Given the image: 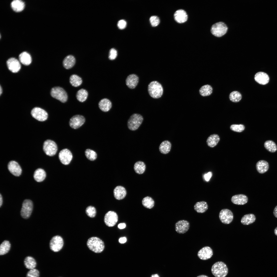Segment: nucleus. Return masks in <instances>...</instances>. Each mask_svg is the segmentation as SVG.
Wrapping results in <instances>:
<instances>
[{
  "label": "nucleus",
  "instance_id": "ea45409f",
  "mask_svg": "<svg viewBox=\"0 0 277 277\" xmlns=\"http://www.w3.org/2000/svg\"><path fill=\"white\" fill-rule=\"evenodd\" d=\"M265 148L269 152L273 153L275 152L277 150V147L276 144L271 140H268L264 143Z\"/></svg>",
  "mask_w": 277,
  "mask_h": 277
},
{
  "label": "nucleus",
  "instance_id": "ddd939ff",
  "mask_svg": "<svg viewBox=\"0 0 277 277\" xmlns=\"http://www.w3.org/2000/svg\"><path fill=\"white\" fill-rule=\"evenodd\" d=\"M118 217L116 213L113 211H110L107 212L104 217V222L106 225L112 227L117 223Z\"/></svg>",
  "mask_w": 277,
  "mask_h": 277
},
{
  "label": "nucleus",
  "instance_id": "473e14b6",
  "mask_svg": "<svg viewBox=\"0 0 277 277\" xmlns=\"http://www.w3.org/2000/svg\"><path fill=\"white\" fill-rule=\"evenodd\" d=\"M171 146L170 142L168 141L165 140L161 143L159 146V150L161 153L166 154L170 151Z\"/></svg>",
  "mask_w": 277,
  "mask_h": 277
},
{
  "label": "nucleus",
  "instance_id": "f3484780",
  "mask_svg": "<svg viewBox=\"0 0 277 277\" xmlns=\"http://www.w3.org/2000/svg\"><path fill=\"white\" fill-rule=\"evenodd\" d=\"M6 63L9 70L12 72L16 73L18 72L21 68V65L19 61L14 58L9 59Z\"/></svg>",
  "mask_w": 277,
  "mask_h": 277
},
{
  "label": "nucleus",
  "instance_id": "864d4df0",
  "mask_svg": "<svg viewBox=\"0 0 277 277\" xmlns=\"http://www.w3.org/2000/svg\"><path fill=\"white\" fill-rule=\"evenodd\" d=\"M126 226V224L123 223H120L118 225V228L120 229H123L125 228Z\"/></svg>",
  "mask_w": 277,
  "mask_h": 277
},
{
  "label": "nucleus",
  "instance_id": "6e6d98bb",
  "mask_svg": "<svg viewBox=\"0 0 277 277\" xmlns=\"http://www.w3.org/2000/svg\"><path fill=\"white\" fill-rule=\"evenodd\" d=\"M3 198L1 194L0 195V207H1L3 203Z\"/></svg>",
  "mask_w": 277,
  "mask_h": 277
},
{
  "label": "nucleus",
  "instance_id": "6e6552de",
  "mask_svg": "<svg viewBox=\"0 0 277 277\" xmlns=\"http://www.w3.org/2000/svg\"><path fill=\"white\" fill-rule=\"evenodd\" d=\"M43 150L47 155L52 156L55 154L57 150V147L56 143L51 140H47L44 142L43 145Z\"/></svg>",
  "mask_w": 277,
  "mask_h": 277
},
{
  "label": "nucleus",
  "instance_id": "c85d7f7f",
  "mask_svg": "<svg viewBox=\"0 0 277 277\" xmlns=\"http://www.w3.org/2000/svg\"><path fill=\"white\" fill-rule=\"evenodd\" d=\"M207 203L204 201L196 202L194 206V210L197 213H202L205 212L208 209Z\"/></svg>",
  "mask_w": 277,
  "mask_h": 277
},
{
  "label": "nucleus",
  "instance_id": "6ab92c4d",
  "mask_svg": "<svg viewBox=\"0 0 277 277\" xmlns=\"http://www.w3.org/2000/svg\"><path fill=\"white\" fill-rule=\"evenodd\" d=\"M138 82V77L134 74H131L128 76L125 81L127 86L131 89L135 88L137 85Z\"/></svg>",
  "mask_w": 277,
  "mask_h": 277
},
{
  "label": "nucleus",
  "instance_id": "3c124183",
  "mask_svg": "<svg viewBox=\"0 0 277 277\" xmlns=\"http://www.w3.org/2000/svg\"><path fill=\"white\" fill-rule=\"evenodd\" d=\"M212 175V174L211 172H209L205 174L203 176V178L204 180L206 181H209Z\"/></svg>",
  "mask_w": 277,
  "mask_h": 277
},
{
  "label": "nucleus",
  "instance_id": "c03bdc74",
  "mask_svg": "<svg viewBox=\"0 0 277 277\" xmlns=\"http://www.w3.org/2000/svg\"><path fill=\"white\" fill-rule=\"evenodd\" d=\"M85 212L88 216L90 217L93 218L95 216L96 211L95 208L94 207L90 206L86 208Z\"/></svg>",
  "mask_w": 277,
  "mask_h": 277
},
{
  "label": "nucleus",
  "instance_id": "a211bd4d",
  "mask_svg": "<svg viewBox=\"0 0 277 277\" xmlns=\"http://www.w3.org/2000/svg\"><path fill=\"white\" fill-rule=\"evenodd\" d=\"M8 168L10 172L15 176H19L21 174L22 169L21 166L15 161H12L9 162Z\"/></svg>",
  "mask_w": 277,
  "mask_h": 277
},
{
  "label": "nucleus",
  "instance_id": "de8ad7c7",
  "mask_svg": "<svg viewBox=\"0 0 277 277\" xmlns=\"http://www.w3.org/2000/svg\"><path fill=\"white\" fill-rule=\"evenodd\" d=\"M150 21L151 25L153 27L157 26L160 22L159 18L156 16H151L150 18Z\"/></svg>",
  "mask_w": 277,
  "mask_h": 277
},
{
  "label": "nucleus",
  "instance_id": "0eeeda50",
  "mask_svg": "<svg viewBox=\"0 0 277 277\" xmlns=\"http://www.w3.org/2000/svg\"><path fill=\"white\" fill-rule=\"evenodd\" d=\"M33 208V204L32 201L29 199L25 200L23 202L21 211L22 217L24 219H27L30 216Z\"/></svg>",
  "mask_w": 277,
  "mask_h": 277
},
{
  "label": "nucleus",
  "instance_id": "4c0bfd02",
  "mask_svg": "<svg viewBox=\"0 0 277 277\" xmlns=\"http://www.w3.org/2000/svg\"><path fill=\"white\" fill-rule=\"evenodd\" d=\"M76 96L77 99L79 101L83 102L86 100L88 96V93L85 90L81 89L77 92Z\"/></svg>",
  "mask_w": 277,
  "mask_h": 277
},
{
  "label": "nucleus",
  "instance_id": "b1692460",
  "mask_svg": "<svg viewBox=\"0 0 277 277\" xmlns=\"http://www.w3.org/2000/svg\"><path fill=\"white\" fill-rule=\"evenodd\" d=\"M269 165L268 163L264 160H261L256 163V166L258 172L261 174L264 173L268 170Z\"/></svg>",
  "mask_w": 277,
  "mask_h": 277
},
{
  "label": "nucleus",
  "instance_id": "79ce46f5",
  "mask_svg": "<svg viewBox=\"0 0 277 277\" xmlns=\"http://www.w3.org/2000/svg\"><path fill=\"white\" fill-rule=\"evenodd\" d=\"M229 98L230 100L232 102H238L241 100L242 96L239 92L238 91H234L230 94Z\"/></svg>",
  "mask_w": 277,
  "mask_h": 277
},
{
  "label": "nucleus",
  "instance_id": "f03ea898",
  "mask_svg": "<svg viewBox=\"0 0 277 277\" xmlns=\"http://www.w3.org/2000/svg\"><path fill=\"white\" fill-rule=\"evenodd\" d=\"M148 91L150 96L154 98H158L162 95L163 88L162 85L156 81L151 82L148 87Z\"/></svg>",
  "mask_w": 277,
  "mask_h": 277
},
{
  "label": "nucleus",
  "instance_id": "13d9d810",
  "mask_svg": "<svg viewBox=\"0 0 277 277\" xmlns=\"http://www.w3.org/2000/svg\"><path fill=\"white\" fill-rule=\"evenodd\" d=\"M274 232L275 234L277 236V227L275 229Z\"/></svg>",
  "mask_w": 277,
  "mask_h": 277
},
{
  "label": "nucleus",
  "instance_id": "a878e982",
  "mask_svg": "<svg viewBox=\"0 0 277 277\" xmlns=\"http://www.w3.org/2000/svg\"><path fill=\"white\" fill-rule=\"evenodd\" d=\"M98 106L102 111L106 112L108 111L111 108L112 104L109 100L104 98L100 101L98 103Z\"/></svg>",
  "mask_w": 277,
  "mask_h": 277
},
{
  "label": "nucleus",
  "instance_id": "20e7f679",
  "mask_svg": "<svg viewBox=\"0 0 277 277\" xmlns=\"http://www.w3.org/2000/svg\"><path fill=\"white\" fill-rule=\"evenodd\" d=\"M143 118L140 114L134 113L132 114L128 120L127 126L128 128L132 131L137 130L142 124Z\"/></svg>",
  "mask_w": 277,
  "mask_h": 277
},
{
  "label": "nucleus",
  "instance_id": "c9c22d12",
  "mask_svg": "<svg viewBox=\"0 0 277 277\" xmlns=\"http://www.w3.org/2000/svg\"><path fill=\"white\" fill-rule=\"evenodd\" d=\"M134 168L135 172L138 174H141L144 172L146 168L145 163L141 161H138L136 162L134 165Z\"/></svg>",
  "mask_w": 277,
  "mask_h": 277
},
{
  "label": "nucleus",
  "instance_id": "cd10ccee",
  "mask_svg": "<svg viewBox=\"0 0 277 277\" xmlns=\"http://www.w3.org/2000/svg\"><path fill=\"white\" fill-rule=\"evenodd\" d=\"M46 173L42 169L38 168L35 171L34 174V178L37 182H40L43 181L46 177Z\"/></svg>",
  "mask_w": 277,
  "mask_h": 277
},
{
  "label": "nucleus",
  "instance_id": "052dcab7",
  "mask_svg": "<svg viewBox=\"0 0 277 277\" xmlns=\"http://www.w3.org/2000/svg\"><path fill=\"white\" fill-rule=\"evenodd\" d=\"M2 87H1V86H0V95H1L2 93Z\"/></svg>",
  "mask_w": 277,
  "mask_h": 277
},
{
  "label": "nucleus",
  "instance_id": "4d7b16f0",
  "mask_svg": "<svg viewBox=\"0 0 277 277\" xmlns=\"http://www.w3.org/2000/svg\"><path fill=\"white\" fill-rule=\"evenodd\" d=\"M151 277H160L159 275L157 274L152 275Z\"/></svg>",
  "mask_w": 277,
  "mask_h": 277
},
{
  "label": "nucleus",
  "instance_id": "f8f14e48",
  "mask_svg": "<svg viewBox=\"0 0 277 277\" xmlns=\"http://www.w3.org/2000/svg\"><path fill=\"white\" fill-rule=\"evenodd\" d=\"M59 159L63 164L65 165L68 164L71 161L73 155L71 152L67 149L62 150L58 154Z\"/></svg>",
  "mask_w": 277,
  "mask_h": 277
},
{
  "label": "nucleus",
  "instance_id": "39448f33",
  "mask_svg": "<svg viewBox=\"0 0 277 277\" xmlns=\"http://www.w3.org/2000/svg\"><path fill=\"white\" fill-rule=\"evenodd\" d=\"M51 94L52 97L63 103L65 102L67 100V93L63 88L60 87L53 88L51 91Z\"/></svg>",
  "mask_w": 277,
  "mask_h": 277
},
{
  "label": "nucleus",
  "instance_id": "8fccbe9b",
  "mask_svg": "<svg viewBox=\"0 0 277 277\" xmlns=\"http://www.w3.org/2000/svg\"><path fill=\"white\" fill-rule=\"evenodd\" d=\"M117 25L118 27L120 29H123L126 27V22L124 19L119 20L118 22Z\"/></svg>",
  "mask_w": 277,
  "mask_h": 277
},
{
  "label": "nucleus",
  "instance_id": "bb28decb",
  "mask_svg": "<svg viewBox=\"0 0 277 277\" xmlns=\"http://www.w3.org/2000/svg\"><path fill=\"white\" fill-rule=\"evenodd\" d=\"M20 62L25 65H29L32 62V58L30 54L26 52L21 53L19 56Z\"/></svg>",
  "mask_w": 277,
  "mask_h": 277
},
{
  "label": "nucleus",
  "instance_id": "9b49d317",
  "mask_svg": "<svg viewBox=\"0 0 277 277\" xmlns=\"http://www.w3.org/2000/svg\"><path fill=\"white\" fill-rule=\"evenodd\" d=\"M31 114L35 119L40 121H45L47 118V113L44 110L38 107H35L32 110Z\"/></svg>",
  "mask_w": 277,
  "mask_h": 277
},
{
  "label": "nucleus",
  "instance_id": "4468645a",
  "mask_svg": "<svg viewBox=\"0 0 277 277\" xmlns=\"http://www.w3.org/2000/svg\"><path fill=\"white\" fill-rule=\"evenodd\" d=\"M85 121V119L83 116L76 115L73 116L70 118L69 124L71 128L76 129L81 126Z\"/></svg>",
  "mask_w": 277,
  "mask_h": 277
},
{
  "label": "nucleus",
  "instance_id": "412c9836",
  "mask_svg": "<svg viewBox=\"0 0 277 277\" xmlns=\"http://www.w3.org/2000/svg\"><path fill=\"white\" fill-rule=\"evenodd\" d=\"M254 79L259 84L264 85L268 83L269 78L266 73L263 72H259L255 74Z\"/></svg>",
  "mask_w": 277,
  "mask_h": 277
},
{
  "label": "nucleus",
  "instance_id": "c756f323",
  "mask_svg": "<svg viewBox=\"0 0 277 277\" xmlns=\"http://www.w3.org/2000/svg\"><path fill=\"white\" fill-rule=\"evenodd\" d=\"M220 140V137L218 135L212 134L209 136L207 138V144L208 146L213 147L217 144Z\"/></svg>",
  "mask_w": 277,
  "mask_h": 277
},
{
  "label": "nucleus",
  "instance_id": "7ed1b4c3",
  "mask_svg": "<svg viewBox=\"0 0 277 277\" xmlns=\"http://www.w3.org/2000/svg\"><path fill=\"white\" fill-rule=\"evenodd\" d=\"M211 272L215 277H225L228 273V269L226 265L222 261L214 263L212 266Z\"/></svg>",
  "mask_w": 277,
  "mask_h": 277
},
{
  "label": "nucleus",
  "instance_id": "2eb2a0df",
  "mask_svg": "<svg viewBox=\"0 0 277 277\" xmlns=\"http://www.w3.org/2000/svg\"><path fill=\"white\" fill-rule=\"evenodd\" d=\"M190 226L189 222L185 220H179L175 224V230L177 233L183 234L189 230Z\"/></svg>",
  "mask_w": 277,
  "mask_h": 277
},
{
  "label": "nucleus",
  "instance_id": "58836bf2",
  "mask_svg": "<svg viewBox=\"0 0 277 277\" xmlns=\"http://www.w3.org/2000/svg\"><path fill=\"white\" fill-rule=\"evenodd\" d=\"M10 248L11 244L9 241L7 240L3 241L0 246V255H4L7 253Z\"/></svg>",
  "mask_w": 277,
  "mask_h": 277
},
{
  "label": "nucleus",
  "instance_id": "e433bc0d",
  "mask_svg": "<svg viewBox=\"0 0 277 277\" xmlns=\"http://www.w3.org/2000/svg\"><path fill=\"white\" fill-rule=\"evenodd\" d=\"M70 82L71 85L74 87L80 86L82 82L81 77L75 74L71 75L70 78Z\"/></svg>",
  "mask_w": 277,
  "mask_h": 277
},
{
  "label": "nucleus",
  "instance_id": "680f3d73",
  "mask_svg": "<svg viewBox=\"0 0 277 277\" xmlns=\"http://www.w3.org/2000/svg\"></svg>",
  "mask_w": 277,
  "mask_h": 277
},
{
  "label": "nucleus",
  "instance_id": "72a5a7b5",
  "mask_svg": "<svg viewBox=\"0 0 277 277\" xmlns=\"http://www.w3.org/2000/svg\"><path fill=\"white\" fill-rule=\"evenodd\" d=\"M24 263L26 268L31 270L35 269L36 265V263L35 259L31 256H27L25 258Z\"/></svg>",
  "mask_w": 277,
  "mask_h": 277
},
{
  "label": "nucleus",
  "instance_id": "9d476101",
  "mask_svg": "<svg viewBox=\"0 0 277 277\" xmlns=\"http://www.w3.org/2000/svg\"><path fill=\"white\" fill-rule=\"evenodd\" d=\"M219 218L222 223L228 224L232 221L233 215L231 210L227 209H224L221 210L220 212Z\"/></svg>",
  "mask_w": 277,
  "mask_h": 277
},
{
  "label": "nucleus",
  "instance_id": "603ef678",
  "mask_svg": "<svg viewBox=\"0 0 277 277\" xmlns=\"http://www.w3.org/2000/svg\"><path fill=\"white\" fill-rule=\"evenodd\" d=\"M127 239L125 237H122L119 239V241L121 243H124L126 242Z\"/></svg>",
  "mask_w": 277,
  "mask_h": 277
},
{
  "label": "nucleus",
  "instance_id": "5701e85b",
  "mask_svg": "<svg viewBox=\"0 0 277 277\" xmlns=\"http://www.w3.org/2000/svg\"><path fill=\"white\" fill-rule=\"evenodd\" d=\"M113 193L114 197L116 199L121 200L125 197L126 194V191L124 187L118 186L114 189Z\"/></svg>",
  "mask_w": 277,
  "mask_h": 277
},
{
  "label": "nucleus",
  "instance_id": "393cba45",
  "mask_svg": "<svg viewBox=\"0 0 277 277\" xmlns=\"http://www.w3.org/2000/svg\"><path fill=\"white\" fill-rule=\"evenodd\" d=\"M75 59L71 55L66 56L64 59L63 64L64 67L66 69H69L73 67L75 64Z\"/></svg>",
  "mask_w": 277,
  "mask_h": 277
},
{
  "label": "nucleus",
  "instance_id": "bf43d9fd",
  "mask_svg": "<svg viewBox=\"0 0 277 277\" xmlns=\"http://www.w3.org/2000/svg\"><path fill=\"white\" fill-rule=\"evenodd\" d=\"M197 277H208V276H206V275H199V276H197Z\"/></svg>",
  "mask_w": 277,
  "mask_h": 277
},
{
  "label": "nucleus",
  "instance_id": "a19ab883",
  "mask_svg": "<svg viewBox=\"0 0 277 277\" xmlns=\"http://www.w3.org/2000/svg\"><path fill=\"white\" fill-rule=\"evenodd\" d=\"M142 203L144 207L149 209L152 208L154 204V200L151 197L149 196L144 197L142 200Z\"/></svg>",
  "mask_w": 277,
  "mask_h": 277
},
{
  "label": "nucleus",
  "instance_id": "f257e3e1",
  "mask_svg": "<svg viewBox=\"0 0 277 277\" xmlns=\"http://www.w3.org/2000/svg\"><path fill=\"white\" fill-rule=\"evenodd\" d=\"M87 245L90 250L96 253L101 252L105 247L103 242L96 237H92L89 238L87 241Z\"/></svg>",
  "mask_w": 277,
  "mask_h": 277
},
{
  "label": "nucleus",
  "instance_id": "dca6fc26",
  "mask_svg": "<svg viewBox=\"0 0 277 277\" xmlns=\"http://www.w3.org/2000/svg\"><path fill=\"white\" fill-rule=\"evenodd\" d=\"M213 254L212 249L209 246L204 247L199 250L197 256L201 259L206 260L210 258Z\"/></svg>",
  "mask_w": 277,
  "mask_h": 277
},
{
  "label": "nucleus",
  "instance_id": "5fc2aeb1",
  "mask_svg": "<svg viewBox=\"0 0 277 277\" xmlns=\"http://www.w3.org/2000/svg\"><path fill=\"white\" fill-rule=\"evenodd\" d=\"M273 214L274 216L276 217L277 218V205L275 207L274 209Z\"/></svg>",
  "mask_w": 277,
  "mask_h": 277
},
{
  "label": "nucleus",
  "instance_id": "f704fd0d",
  "mask_svg": "<svg viewBox=\"0 0 277 277\" xmlns=\"http://www.w3.org/2000/svg\"><path fill=\"white\" fill-rule=\"evenodd\" d=\"M212 91V87L210 85L207 84L202 86L199 90V92L202 96H206L210 95Z\"/></svg>",
  "mask_w": 277,
  "mask_h": 277
},
{
  "label": "nucleus",
  "instance_id": "37998d69",
  "mask_svg": "<svg viewBox=\"0 0 277 277\" xmlns=\"http://www.w3.org/2000/svg\"><path fill=\"white\" fill-rule=\"evenodd\" d=\"M85 154L87 159L91 161L95 160L97 157V154L96 152L89 149L86 150L85 151Z\"/></svg>",
  "mask_w": 277,
  "mask_h": 277
},
{
  "label": "nucleus",
  "instance_id": "49530a36",
  "mask_svg": "<svg viewBox=\"0 0 277 277\" xmlns=\"http://www.w3.org/2000/svg\"><path fill=\"white\" fill-rule=\"evenodd\" d=\"M39 272L37 269L30 270L27 273L26 277H39Z\"/></svg>",
  "mask_w": 277,
  "mask_h": 277
},
{
  "label": "nucleus",
  "instance_id": "09e8293b",
  "mask_svg": "<svg viewBox=\"0 0 277 277\" xmlns=\"http://www.w3.org/2000/svg\"><path fill=\"white\" fill-rule=\"evenodd\" d=\"M117 55V51L115 49L112 48L110 50L108 56V58L110 60H113L115 59Z\"/></svg>",
  "mask_w": 277,
  "mask_h": 277
},
{
  "label": "nucleus",
  "instance_id": "aec40b11",
  "mask_svg": "<svg viewBox=\"0 0 277 277\" xmlns=\"http://www.w3.org/2000/svg\"><path fill=\"white\" fill-rule=\"evenodd\" d=\"M175 21L179 23H183L186 22L187 19V14L184 10L180 9L176 11L174 15Z\"/></svg>",
  "mask_w": 277,
  "mask_h": 277
},
{
  "label": "nucleus",
  "instance_id": "423d86ee",
  "mask_svg": "<svg viewBox=\"0 0 277 277\" xmlns=\"http://www.w3.org/2000/svg\"><path fill=\"white\" fill-rule=\"evenodd\" d=\"M227 27L224 23L220 22L213 24L212 26L211 32L212 34L217 37H221L226 33Z\"/></svg>",
  "mask_w": 277,
  "mask_h": 277
},
{
  "label": "nucleus",
  "instance_id": "2f4dec72",
  "mask_svg": "<svg viewBox=\"0 0 277 277\" xmlns=\"http://www.w3.org/2000/svg\"><path fill=\"white\" fill-rule=\"evenodd\" d=\"M11 6L14 11L20 12L24 9L25 4L21 0H14L11 2Z\"/></svg>",
  "mask_w": 277,
  "mask_h": 277
},
{
  "label": "nucleus",
  "instance_id": "7c9ffc66",
  "mask_svg": "<svg viewBox=\"0 0 277 277\" xmlns=\"http://www.w3.org/2000/svg\"><path fill=\"white\" fill-rule=\"evenodd\" d=\"M255 215L252 213L246 214L244 215L241 220V222L244 225H248L254 223L255 220Z\"/></svg>",
  "mask_w": 277,
  "mask_h": 277
},
{
  "label": "nucleus",
  "instance_id": "a18cd8bd",
  "mask_svg": "<svg viewBox=\"0 0 277 277\" xmlns=\"http://www.w3.org/2000/svg\"><path fill=\"white\" fill-rule=\"evenodd\" d=\"M230 128L234 131L240 132L244 130L245 126L242 124H232L230 126Z\"/></svg>",
  "mask_w": 277,
  "mask_h": 277
},
{
  "label": "nucleus",
  "instance_id": "1a4fd4ad",
  "mask_svg": "<svg viewBox=\"0 0 277 277\" xmlns=\"http://www.w3.org/2000/svg\"><path fill=\"white\" fill-rule=\"evenodd\" d=\"M64 245V241L60 236L56 235L53 236L51 240L50 247L51 250L55 252H58L62 248Z\"/></svg>",
  "mask_w": 277,
  "mask_h": 277
},
{
  "label": "nucleus",
  "instance_id": "4be33fe9",
  "mask_svg": "<svg viewBox=\"0 0 277 277\" xmlns=\"http://www.w3.org/2000/svg\"><path fill=\"white\" fill-rule=\"evenodd\" d=\"M248 201L247 197L245 195L239 194L235 195L231 198L232 202L234 204L242 205L246 203Z\"/></svg>",
  "mask_w": 277,
  "mask_h": 277
}]
</instances>
